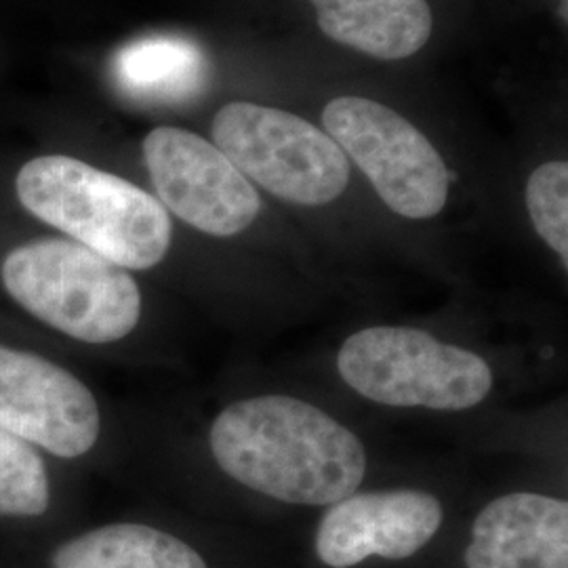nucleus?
Instances as JSON below:
<instances>
[{
    "mask_svg": "<svg viewBox=\"0 0 568 568\" xmlns=\"http://www.w3.org/2000/svg\"><path fill=\"white\" fill-rule=\"evenodd\" d=\"M211 450L244 487L297 506H333L363 485L366 453L354 432L318 406L257 396L224 408Z\"/></svg>",
    "mask_w": 568,
    "mask_h": 568,
    "instance_id": "f257e3e1",
    "label": "nucleus"
},
{
    "mask_svg": "<svg viewBox=\"0 0 568 568\" xmlns=\"http://www.w3.org/2000/svg\"><path fill=\"white\" fill-rule=\"evenodd\" d=\"M21 204L44 224L124 270L161 264L173 225L161 201L70 156H41L18 173Z\"/></svg>",
    "mask_w": 568,
    "mask_h": 568,
    "instance_id": "f03ea898",
    "label": "nucleus"
},
{
    "mask_svg": "<svg viewBox=\"0 0 568 568\" xmlns=\"http://www.w3.org/2000/svg\"><path fill=\"white\" fill-rule=\"evenodd\" d=\"M2 283L42 323L87 344L119 342L142 316V293L131 274L70 241H39L11 251Z\"/></svg>",
    "mask_w": 568,
    "mask_h": 568,
    "instance_id": "7ed1b4c3",
    "label": "nucleus"
},
{
    "mask_svg": "<svg viewBox=\"0 0 568 568\" xmlns=\"http://www.w3.org/2000/svg\"><path fill=\"white\" fill-rule=\"evenodd\" d=\"M337 366L354 392L387 406L467 410L493 387L485 358L408 326L354 333L342 345Z\"/></svg>",
    "mask_w": 568,
    "mask_h": 568,
    "instance_id": "20e7f679",
    "label": "nucleus"
},
{
    "mask_svg": "<svg viewBox=\"0 0 568 568\" xmlns=\"http://www.w3.org/2000/svg\"><path fill=\"white\" fill-rule=\"evenodd\" d=\"M213 140L246 180L288 203H333L349 182L342 148L312 122L276 108L227 103L213 121Z\"/></svg>",
    "mask_w": 568,
    "mask_h": 568,
    "instance_id": "39448f33",
    "label": "nucleus"
},
{
    "mask_svg": "<svg viewBox=\"0 0 568 568\" xmlns=\"http://www.w3.org/2000/svg\"><path fill=\"white\" fill-rule=\"evenodd\" d=\"M323 122L326 135L361 166L394 213L429 220L445 209L447 164L405 116L373 100L339 98L326 105Z\"/></svg>",
    "mask_w": 568,
    "mask_h": 568,
    "instance_id": "423d86ee",
    "label": "nucleus"
},
{
    "mask_svg": "<svg viewBox=\"0 0 568 568\" xmlns=\"http://www.w3.org/2000/svg\"><path fill=\"white\" fill-rule=\"evenodd\" d=\"M143 159L164 209L204 234H241L262 211L257 190L217 145L196 133L154 129L143 140Z\"/></svg>",
    "mask_w": 568,
    "mask_h": 568,
    "instance_id": "0eeeda50",
    "label": "nucleus"
},
{
    "mask_svg": "<svg viewBox=\"0 0 568 568\" xmlns=\"http://www.w3.org/2000/svg\"><path fill=\"white\" fill-rule=\"evenodd\" d=\"M100 408L65 368L0 345V427L30 445L74 459L100 436Z\"/></svg>",
    "mask_w": 568,
    "mask_h": 568,
    "instance_id": "6e6552de",
    "label": "nucleus"
},
{
    "mask_svg": "<svg viewBox=\"0 0 568 568\" xmlns=\"http://www.w3.org/2000/svg\"><path fill=\"white\" fill-rule=\"evenodd\" d=\"M440 501L424 490L354 493L333 504L316 532V554L331 568L371 556L405 560L426 548L443 525Z\"/></svg>",
    "mask_w": 568,
    "mask_h": 568,
    "instance_id": "1a4fd4ad",
    "label": "nucleus"
},
{
    "mask_svg": "<svg viewBox=\"0 0 568 568\" xmlns=\"http://www.w3.org/2000/svg\"><path fill=\"white\" fill-rule=\"evenodd\" d=\"M467 568H568V504L539 493H509L478 514Z\"/></svg>",
    "mask_w": 568,
    "mask_h": 568,
    "instance_id": "9d476101",
    "label": "nucleus"
},
{
    "mask_svg": "<svg viewBox=\"0 0 568 568\" xmlns=\"http://www.w3.org/2000/svg\"><path fill=\"white\" fill-rule=\"evenodd\" d=\"M328 39L379 60H406L432 34L427 0H310Z\"/></svg>",
    "mask_w": 568,
    "mask_h": 568,
    "instance_id": "9b49d317",
    "label": "nucleus"
},
{
    "mask_svg": "<svg viewBox=\"0 0 568 568\" xmlns=\"http://www.w3.org/2000/svg\"><path fill=\"white\" fill-rule=\"evenodd\" d=\"M206 58L183 37H148L126 44L114 60V79L138 100L178 102L203 89Z\"/></svg>",
    "mask_w": 568,
    "mask_h": 568,
    "instance_id": "f8f14e48",
    "label": "nucleus"
},
{
    "mask_svg": "<svg viewBox=\"0 0 568 568\" xmlns=\"http://www.w3.org/2000/svg\"><path fill=\"white\" fill-rule=\"evenodd\" d=\"M53 568H206L182 539L145 525H110L65 541Z\"/></svg>",
    "mask_w": 568,
    "mask_h": 568,
    "instance_id": "ddd939ff",
    "label": "nucleus"
},
{
    "mask_svg": "<svg viewBox=\"0 0 568 568\" xmlns=\"http://www.w3.org/2000/svg\"><path fill=\"white\" fill-rule=\"evenodd\" d=\"M49 508V478L30 443L0 427V516H41Z\"/></svg>",
    "mask_w": 568,
    "mask_h": 568,
    "instance_id": "4468645a",
    "label": "nucleus"
},
{
    "mask_svg": "<svg viewBox=\"0 0 568 568\" xmlns=\"http://www.w3.org/2000/svg\"><path fill=\"white\" fill-rule=\"evenodd\" d=\"M527 206L537 234L568 264V164H541L527 183Z\"/></svg>",
    "mask_w": 568,
    "mask_h": 568,
    "instance_id": "2eb2a0df",
    "label": "nucleus"
},
{
    "mask_svg": "<svg viewBox=\"0 0 568 568\" xmlns=\"http://www.w3.org/2000/svg\"><path fill=\"white\" fill-rule=\"evenodd\" d=\"M562 2H565V4H567V0H562Z\"/></svg>",
    "mask_w": 568,
    "mask_h": 568,
    "instance_id": "dca6fc26",
    "label": "nucleus"
}]
</instances>
